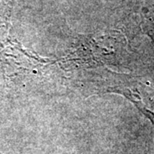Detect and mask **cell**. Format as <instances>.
I'll return each instance as SVG.
<instances>
[{
    "label": "cell",
    "instance_id": "cell-1",
    "mask_svg": "<svg viewBox=\"0 0 154 154\" xmlns=\"http://www.w3.org/2000/svg\"><path fill=\"white\" fill-rule=\"evenodd\" d=\"M146 28H149V33H152V36H153L154 38V10L150 11L148 15H146Z\"/></svg>",
    "mask_w": 154,
    "mask_h": 154
}]
</instances>
